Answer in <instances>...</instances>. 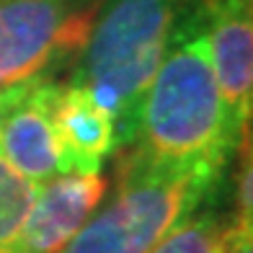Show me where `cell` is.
Returning a JSON list of instances; mask_svg holds the SVG:
<instances>
[{"label": "cell", "instance_id": "obj_1", "mask_svg": "<svg viewBox=\"0 0 253 253\" xmlns=\"http://www.w3.org/2000/svg\"><path fill=\"white\" fill-rule=\"evenodd\" d=\"M246 132H238L227 117L210 60L204 8L183 3L140 101L129 147L158 163L225 181L227 163Z\"/></svg>", "mask_w": 253, "mask_h": 253}, {"label": "cell", "instance_id": "obj_12", "mask_svg": "<svg viewBox=\"0 0 253 253\" xmlns=\"http://www.w3.org/2000/svg\"><path fill=\"white\" fill-rule=\"evenodd\" d=\"M225 253H253V227L230 225Z\"/></svg>", "mask_w": 253, "mask_h": 253}, {"label": "cell", "instance_id": "obj_5", "mask_svg": "<svg viewBox=\"0 0 253 253\" xmlns=\"http://www.w3.org/2000/svg\"><path fill=\"white\" fill-rule=\"evenodd\" d=\"M103 173H62L37 186L13 253H60L106 199Z\"/></svg>", "mask_w": 253, "mask_h": 253}, {"label": "cell", "instance_id": "obj_9", "mask_svg": "<svg viewBox=\"0 0 253 253\" xmlns=\"http://www.w3.org/2000/svg\"><path fill=\"white\" fill-rule=\"evenodd\" d=\"M227 235V210H220L217 199H212L168 230L150 253H225Z\"/></svg>", "mask_w": 253, "mask_h": 253}, {"label": "cell", "instance_id": "obj_13", "mask_svg": "<svg viewBox=\"0 0 253 253\" xmlns=\"http://www.w3.org/2000/svg\"><path fill=\"white\" fill-rule=\"evenodd\" d=\"M189 5H199V8H217V5H227V3H251V0H183Z\"/></svg>", "mask_w": 253, "mask_h": 253}, {"label": "cell", "instance_id": "obj_6", "mask_svg": "<svg viewBox=\"0 0 253 253\" xmlns=\"http://www.w3.org/2000/svg\"><path fill=\"white\" fill-rule=\"evenodd\" d=\"M212 70L227 117L238 132L251 129L253 109V13L251 3L204 8Z\"/></svg>", "mask_w": 253, "mask_h": 253}, {"label": "cell", "instance_id": "obj_7", "mask_svg": "<svg viewBox=\"0 0 253 253\" xmlns=\"http://www.w3.org/2000/svg\"><path fill=\"white\" fill-rule=\"evenodd\" d=\"M60 83L52 75H42L24 101L10 111L0 134V158L34 186L62 176L54 137V101Z\"/></svg>", "mask_w": 253, "mask_h": 253}, {"label": "cell", "instance_id": "obj_2", "mask_svg": "<svg viewBox=\"0 0 253 253\" xmlns=\"http://www.w3.org/2000/svg\"><path fill=\"white\" fill-rule=\"evenodd\" d=\"M183 0H103L70 83L90 90L114 122L119 147H129L137 111L166 54Z\"/></svg>", "mask_w": 253, "mask_h": 253}, {"label": "cell", "instance_id": "obj_8", "mask_svg": "<svg viewBox=\"0 0 253 253\" xmlns=\"http://www.w3.org/2000/svg\"><path fill=\"white\" fill-rule=\"evenodd\" d=\"M52 122L62 173H101L119 147L117 122L83 85L60 83Z\"/></svg>", "mask_w": 253, "mask_h": 253}, {"label": "cell", "instance_id": "obj_3", "mask_svg": "<svg viewBox=\"0 0 253 253\" xmlns=\"http://www.w3.org/2000/svg\"><path fill=\"white\" fill-rule=\"evenodd\" d=\"M220 183L124 147L111 197L60 253H150L168 230L204 202L217 199Z\"/></svg>", "mask_w": 253, "mask_h": 253}, {"label": "cell", "instance_id": "obj_10", "mask_svg": "<svg viewBox=\"0 0 253 253\" xmlns=\"http://www.w3.org/2000/svg\"><path fill=\"white\" fill-rule=\"evenodd\" d=\"M37 186L0 158V253H13Z\"/></svg>", "mask_w": 253, "mask_h": 253}, {"label": "cell", "instance_id": "obj_11", "mask_svg": "<svg viewBox=\"0 0 253 253\" xmlns=\"http://www.w3.org/2000/svg\"><path fill=\"white\" fill-rule=\"evenodd\" d=\"M42 75L37 78H29V80H21V83H13V85H5V88H0V134H3V126L10 117V111H13L21 101H24V96L31 90V85L37 83Z\"/></svg>", "mask_w": 253, "mask_h": 253}, {"label": "cell", "instance_id": "obj_4", "mask_svg": "<svg viewBox=\"0 0 253 253\" xmlns=\"http://www.w3.org/2000/svg\"><path fill=\"white\" fill-rule=\"evenodd\" d=\"M96 13L75 0H0V88L75 62Z\"/></svg>", "mask_w": 253, "mask_h": 253}]
</instances>
